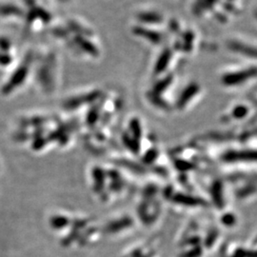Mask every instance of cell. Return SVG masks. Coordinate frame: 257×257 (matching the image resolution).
I'll use <instances>...</instances> for the list:
<instances>
[{
    "label": "cell",
    "mask_w": 257,
    "mask_h": 257,
    "mask_svg": "<svg viewBox=\"0 0 257 257\" xmlns=\"http://www.w3.org/2000/svg\"><path fill=\"white\" fill-rule=\"evenodd\" d=\"M74 42L77 44V46L80 47V49L87 54L92 56H97L99 55V51L97 50L96 46L92 43L88 38H85L82 36H76L74 37Z\"/></svg>",
    "instance_id": "3"
},
{
    "label": "cell",
    "mask_w": 257,
    "mask_h": 257,
    "mask_svg": "<svg viewBox=\"0 0 257 257\" xmlns=\"http://www.w3.org/2000/svg\"><path fill=\"white\" fill-rule=\"evenodd\" d=\"M197 91H198V86L196 84L189 85L180 94L178 101H177V107L180 109L183 108L184 106L191 100V98H193V96L195 95Z\"/></svg>",
    "instance_id": "5"
},
{
    "label": "cell",
    "mask_w": 257,
    "mask_h": 257,
    "mask_svg": "<svg viewBox=\"0 0 257 257\" xmlns=\"http://www.w3.org/2000/svg\"><path fill=\"white\" fill-rule=\"evenodd\" d=\"M31 13L33 14V15H35V17L36 18H38V19H42V21L43 22H50L51 21V19H52V17H51V15H50V13L49 12H46L45 10L42 9V8H38V9L35 10V11H31Z\"/></svg>",
    "instance_id": "9"
},
{
    "label": "cell",
    "mask_w": 257,
    "mask_h": 257,
    "mask_svg": "<svg viewBox=\"0 0 257 257\" xmlns=\"http://www.w3.org/2000/svg\"><path fill=\"white\" fill-rule=\"evenodd\" d=\"M134 33L137 36L143 37V38H146L147 40H149L152 43H154V44H159L163 40L162 35H160L158 32L150 30V29H146V28H135L134 29Z\"/></svg>",
    "instance_id": "2"
},
{
    "label": "cell",
    "mask_w": 257,
    "mask_h": 257,
    "mask_svg": "<svg viewBox=\"0 0 257 257\" xmlns=\"http://www.w3.org/2000/svg\"><path fill=\"white\" fill-rule=\"evenodd\" d=\"M149 99L151 100V102H152L153 104H155L156 106L159 107V108H162V109L168 108V104L166 103L165 100H163V99L159 96V94H156V93H154V92H150V94H149Z\"/></svg>",
    "instance_id": "10"
},
{
    "label": "cell",
    "mask_w": 257,
    "mask_h": 257,
    "mask_svg": "<svg viewBox=\"0 0 257 257\" xmlns=\"http://www.w3.org/2000/svg\"><path fill=\"white\" fill-rule=\"evenodd\" d=\"M60 1H68V0H60Z\"/></svg>",
    "instance_id": "14"
},
{
    "label": "cell",
    "mask_w": 257,
    "mask_h": 257,
    "mask_svg": "<svg viewBox=\"0 0 257 257\" xmlns=\"http://www.w3.org/2000/svg\"><path fill=\"white\" fill-rule=\"evenodd\" d=\"M69 27H70V29H71L72 31H74L75 33L79 34V36H81V35H83V36H92V34H91L90 31H88L87 29L80 27L79 24L75 23L74 21L69 22Z\"/></svg>",
    "instance_id": "11"
},
{
    "label": "cell",
    "mask_w": 257,
    "mask_h": 257,
    "mask_svg": "<svg viewBox=\"0 0 257 257\" xmlns=\"http://www.w3.org/2000/svg\"><path fill=\"white\" fill-rule=\"evenodd\" d=\"M28 72H29V69H28L27 66H25V65L20 66L19 69L17 70V72L13 74L12 79L10 80L9 83L5 86L4 91L5 92H11L15 88L19 87V85L25 80V78L27 76Z\"/></svg>",
    "instance_id": "1"
},
{
    "label": "cell",
    "mask_w": 257,
    "mask_h": 257,
    "mask_svg": "<svg viewBox=\"0 0 257 257\" xmlns=\"http://www.w3.org/2000/svg\"><path fill=\"white\" fill-rule=\"evenodd\" d=\"M172 55H173V53L169 49H165L161 53V55L158 57V59L156 61V68H155L156 74H161L165 71L168 65L170 63V61H171Z\"/></svg>",
    "instance_id": "6"
},
{
    "label": "cell",
    "mask_w": 257,
    "mask_h": 257,
    "mask_svg": "<svg viewBox=\"0 0 257 257\" xmlns=\"http://www.w3.org/2000/svg\"><path fill=\"white\" fill-rule=\"evenodd\" d=\"M172 81H173V75L172 74L167 75L163 79H161V80H159L158 82L156 83L155 87H154L153 92L156 93V94H160L161 92H164L166 89L170 86Z\"/></svg>",
    "instance_id": "8"
},
{
    "label": "cell",
    "mask_w": 257,
    "mask_h": 257,
    "mask_svg": "<svg viewBox=\"0 0 257 257\" xmlns=\"http://www.w3.org/2000/svg\"><path fill=\"white\" fill-rule=\"evenodd\" d=\"M138 19L143 22V23H148V24H158L163 21V18L154 12H144L138 15Z\"/></svg>",
    "instance_id": "7"
},
{
    "label": "cell",
    "mask_w": 257,
    "mask_h": 257,
    "mask_svg": "<svg viewBox=\"0 0 257 257\" xmlns=\"http://www.w3.org/2000/svg\"><path fill=\"white\" fill-rule=\"evenodd\" d=\"M193 35L191 32L186 33L184 36V50L185 51H190L192 48V43H193Z\"/></svg>",
    "instance_id": "12"
},
{
    "label": "cell",
    "mask_w": 257,
    "mask_h": 257,
    "mask_svg": "<svg viewBox=\"0 0 257 257\" xmlns=\"http://www.w3.org/2000/svg\"><path fill=\"white\" fill-rule=\"evenodd\" d=\"M99 93L98 92H92V93H89L87 95H83V96H76L74 98H71L69 99L68 101L66 102L65 106L67 108H75L77 106H80L82 104L85 103H88V102H92L96 99L98 97Z\"/></svg>",
    "instance_id": "4"
},
{
    "label": "cell",
    "mask_w": 257,
    "mask_h": 257,
    "mask_svg": "<svg viewBox=\"0 0 257 257\" xmlns=\"http://www.w3.org/2000/svg\"><path fill=\"white\" fill-rule=\"evenodd\" d=\"M1 14H4V15H20L21 12H20L19 8L15 7V6H6V7L2 8Z\"/></svg>",
    "instance_id": "13"
}]
</instances>
